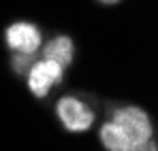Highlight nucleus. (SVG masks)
Masks as SVG:
<instances>
[{
    "mask_svg": "<svg viewBox=\"0 0 158 151\" xmlns=\"http://www.w3.org/2000/svg\"><path fill=\"white\" fill-rule=\"evenodd\" d=\"M45 60L56 62L58 66H69L73 60V41L69 36H58L45 47Z\"/></svg>",
    "mask_w": 158,
    "mask_h": 151,
    "instance_id": "39448f33",
    "label": "nucleus"
},
{
    "mask_svg": "<svg viewBox=\"0 0 158 151\" xmlns=\"http://www.w3.org/2000/svg\"><path fill=\"white\" fill-rule=\"evenodd\" d=\"M113 124L124 132V136L131 141V145L137 143H145L152 138V124L145 111L128 106V109H120L113 115Z\"/></svg>",
    "mask_w": 158,
    "mask_h": 151,
    "instance_id": "f257e3e1",
    "label": "nucleus"
},
{
    "mask_svg": "<svg viewBox=\"0 0 158 151\" xmlns=\"http://www.w3.org/2000/svg\"><path fill=\"white\" fill-rule=\"evenodd\" d=\"M60 79H62V66H58L56 62H49V60H41L32 66L28 75V85H30V92L41 98Z\"/></svg>",
    "mask_w": 158,
    "mask_h": 151,
    "instance_id": "7ed1b4c3",
    "label": "nucleus"
},
{
    "mask_svg": "<svg viewBox=\"0 0 158 151\" xmlns=\"http://www.w3.org/2000/svg\"><path fill=\"white\" fill-rule=\"evenodd\" d=\"M58 117L71 132H83L92 126L94 113L77 98H62L58 102Z\"/></svg>",
    "mask_w": 158,
    "mask_h": 151,
    "instance_id": "f03ea898",
    "label": "nucleus"
},
{
    "mask_svg": "<svg viewBox=\"0 0 158 151\" xmlns=\"http://www.w3.org/2000/svg\"><path fill=\"white\" fill-rule=\"evenodd\" d=\"M128 151H156V145H154V141L150 138V141H145V143H137V145H132Z\"/></svg>",
    "mask_w": 158,
    "mask_h": 151,
    "instance_id": "0eeeda50",
    "label": "nucleus"
},
{
    "mask_svg": "<svg viewBox=\"0 0 158 151\" xmlns=\"http://www.w3.org/2000/svg\"><path fill=\"white\" fill-rule=\"evenodd\" d=\"M6 45L17 53L32 55L41 45V32L32 24H13L6 30Z\"/></svg>",
    "mask_w": 158,
    "mask_h": 151,
    "instance_id": "20e7f679",
    "label": "nucleus"
},
{
    "mask_svg": "<svg viewBox=\"0 0 158 151\" xmlns=\"http://www.w3.org/2000/svg\"><path fill=\"white\" fill-rule=\"evenodd\" d=\"M101 2H105V4H115V2H120V0H101Z\"/></svg>",
    "mask_w": 158,
    "mask_h": 151,
    "instance_id": "6e6552de",
    "label": "nucleus"
},
{
    "mask_svg": "<svg viewBox=\"0 0 158 151\" xmlns=\"http://www.w3.org/2000/svg\"><path fill=\"white\" fill-rule=\"evenodd\" d=\"M101 141H103L107 151H128L132 147L131 141L124 136V132L115 126L113 121H109V124L103 126V130H101Z\"/></svg>",
    "mask_w": 158,
    "mask_h": 151,
    "instance_id": "423d86ee",
    "label": "nucleus"
}]
</instances>
